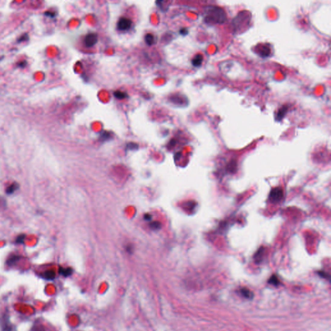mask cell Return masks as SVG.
<instances>
[{
  "instance_id": "cell-15",
  "label": "cell",
  "mask_w": 331,
  "mask_h": 331,
  "mask_svg": "<svg viewBox=\"0 0 331 331\" xmlns=\"http://www.w3.org/2000/svg\"><path fill=\"white\" fill-rule=\"evenodd\" d=\"M114 96L118 98L119 99V100H121V99H124L125 98H126L127 97V94L124 92H122V91H116L114 93Z\"/></svg>"
},
{
  "instance_id": "cell-10",
  "label": "cell",
  "mask_w": 331,
  "mask_h": 331,
  "mask_svg": "<svg viewBox=\"0 0 331 331\" xmlns=\"http://www.w3.org/2000/svg\"><path fill=\"white\" fill-rule=\"evenodd\" d=\"M55 276H56V274L54 271L52 270H47L43 274V277L45 279H46V280H53V279H54Z\"/></svg>"
},
{
  "instance_id": "cell-7",
  "label": "cell",
  "mask_w": 331,
  "mask_h": 331,
  "mask_svg": "<svg viewBox=\"0 0 331 331\" xmlns=\"http://www.w3.org/2000/svg\"><path fill=\"white\" fill-rule=\"evenodd\" d=\"M241 294L244 297L248 300H252L254 297L253 292L247 288H242L240 290Z\"/></svg>"
},
{
  "instance_id": "cell-4",
  "label": "cell",
  "mask_w": 331,
  "mask_h": 331,
  "mask_svg": "<svg viewBox=\"0 0 331 331\" xmlns=\"http://www.w3.org/2000/svg\"><path fill=\"white\" fill-rule=\"evenodd\" d=\"M132 21L128 18H121L117 23L118 29L120 31H126L130 29Z\"/></svg>"
},
{
  "instance_id": "cell-17",
  "label": "cell",
  "mask_w": 331,
  "mask_h": 331,
  "mask_svg": "<svg viewBox=\"0 0 331 331\" xmlns=\"http://www.w3.org/2000/svg\"><path fill=\"white\" fill-rule=\"evenodd\" d=\"M318 274L322 278L326 279V280H330V276L327 272H325L324 271H318Z\"/></svg>"
},
{
  "instance_id": "cell-18",
  "label": "cell",
  "mask_w": 331,
  "mask_h": 331,
  "mask_svg": "<svg viewBox=\"0 0 331 331\" xmlns=\"http://www.w3.org/2000/svg\"><path fill=\"white\" fill-rule=\"evenodd\" d=\"M25 239V235H20L16 239V243H23V241Z\"/></svg>"
},
{
  "instance_id": "cell-6",
  "label": "cell",
  "mask_w": 331,
  "mask_h": 331,
  "mask_svg": "<svg viewBox=\"0 0 331 331\" xmlns=\"http://www.w3.org/2000/svg\"><path fill=\"white\" fill-rule=\"evenodd\" d=\"M264 252V247H262L257 250L256 254H255L254 258V260H255V261H256V263H260L261 262L262 259H263V257Z\"/></svg>"
},
{
  "instance_id": "cell-9",
  "label": "cell",
  "mask_w": 331,
  "mask_h": 331,
  "mask_svg": "<svg viewBox=\"0 0 331 331\" xmlns=\"http://www.w3.org/2000/svg\"><path fill=\"white\" fill-rule=\"evenodd\" d=\"M258 51H259V54L261 56H262V57H267V56L270 55V47L268 46L263 45L259 49Z\"/></svg>"
},
{
  "instance_id": "cell-12",
  "label": "cell",
  "mask_w": 331,
  "mask_h": 331,
  "mask_svg": "<svg viewBox=\"0 0 331 331\" xmlns=\"http://www.w3.org/2000/svg\"><path fill=\"white\" fill-rule=\"evenodd\" d=\"M72 272H73V270L70 268H60L59 270V273L61 274V275H62L65 277L70 276L72 274Z\"/></svg>"
},
{
  "instance_id": "cell-14",
  "label": "cell",
  "mask_w": 331,
  "mask_h": 331,
  "mask_svg": "<svg viewBox=\"0 0 331 331\" xmlns=\"http://www.w3.org/2000/svg\"><path fill=\"white\" fill-rule=\"evenodd\" d=\"M268 283L272 285L277 286L280 284V281H279L278 277L276 275H273L268 280Z\"/></svg>"
},
{
  "instance_id": "cell-3",
  "label": "cell",
  "mask_w": 331,
  "mask_h": 331,
  "mask_svg": "<svg viewBox=\"0 0 331 331\" xmlns=\"http://www.w3.org/2000/svg\"><path fill=\"white\" fill-rule=\"evenodd\" d=\"M98 41V35L96 33H89L85 37L84 43L87 47H90L95 45Z\"/></svg>"
},
{
  "instance_id": "cell-8",
  "label": "cell",
  "mask_w": 331,
  "mask_h": 331,
  "mask_svg": "<svg viewBox=\"0 0 331 331\" xmlns=\"http://www.w3.org/2000/svg\"><path fill=\"white\" fill-rule=\"evenodd\" d=\"M202 60H203L202 55L201 54H197L194 56V58H193L192 60V65L197 67H199V66H201L202 64Z\"/></svg>"
},
{
  "instance_id": "cell-1",
  "label": "cell",
  "mask_w": 331,
  "mask_h": 331,
  "mask_svg": "<svg viewBox=\"0 0 331 331\" xmlns=\"http://www.w3.org/2000/svg\"><path fill=\"white\" fill-rule=\"evenodd\" d=\"M226 14L223 9L219 7L210 5L205 11V21L208 23L221 24L226 21Z\"/></svg>"
},
{
  "instance_id": "cell-21",
  "label": "cell",
  "mask_w": 331,
  "mask_h": 331,
  "mask_svg": "<svg viewBox=\"0 0 331 331\" xmlns=\"http://www.w3.org/2000/svg\"><path fill=\"white\" fill-rule=\"evenodd\" d=\"M144 217H145L146 220H150V219H151V216L149 214H146Z\"/></svg>"
},
{
  "instance_id": "cell-16",
  "label": "cell",
  "mask_w": 331,
  "mask_h": 331,
  "mask_svg": "<svg viewBox=\"0 0 331 331\" xmlns=\"http://www.w3.org/2000/svg\"><path fill=\"white\" fill-rule=\"evenodd\" d=\"M20 256H13L12 257H11L10 258H9L8 259L7 261V263L9 264V265H12V264H15L16 261H18L19 259H20Z\"/></svg>"
},
{
  "instance_id": "cell-20",
  "label": "cell",
  "mask_w": 331,
  "mask_h": 331,
  "mask_svg": "<svg viewBox=\"0 0 331 331\" xmlns=\"http://www.w3.org/2000/svg\"><path fill=\"white\" fill-rule=\"evenodd\" d=\"M151 226L152 227L153 229H157L160 227V224L157 223V222H154V223H152L151 224Z\"/></svg>"
},
{
  "instance_id": "cell-5",
  "label": "cell",
  "mask_w": 331,
  "mask_h": 331,
  "mask_svg": "<svg viewBox=\"0 0 331 331\" xmlns=\"http://www.w3.org/2000/svg\"><path fill=\"white\" fill-rule=\"evenodd\" d=\"M287 111H288V107L286 106H283V107L279 109V110L277 111L276 115V120L277 121H281L283 118H284Z\"/></svg>"
},
{
  "instance_id": "cell-13",
  "label": "cell",
  "mask_w": 331,
  "mask_h": 331,
  "mask_svg": "<svg viewBox=\"0 0 331 331\" xmlns=\"http://www.w3.org/2000/svg\"><path fill=\"white\" fill-rule=\"evenodd\" d=\"M144 40L146 43L148 45H151L154 44V36L151 34V33H148V34H146Z\"/></svg>"
},
{
  "instance_id": "cell-19",
  "label": "cell",
  "mask_w": 331,
  "mask_h": 331,
  "mask_svg": "<svg viewBox=\"0 0 331 331\" xmlns=\"http://www.w3.org/2000/svg\"><path fill=\"white\" fill-rule=\"evenodd\" d=\"M188 31L187 29H186V28H182V29L180 30V34L182 36H186V34H188Z\"/></svg>"
},
{
  "instance_id": "cell-11",
  "label": "cell",
  "mask_w": 331,
  "mask_h": 331,
  "mask_svg": "<svg viewBox=\"0 0 331 331\" xmlns=\"http://www.w3.org/2000/svg\"><path fill=\"white\" fill-rule=\"evenodd\" d=\"M18 188H19L18 184L16 183V182H14L11 184V185H10L7 188L6 193H7L8 195L12 194V193L15 192L17 190V189H18Z\"/></svg>"
},
{
  "instance_id": "cell-2",
  "label": "cell",
  "mask_w": 331,
  "mask_h": 331,
  "mask_svg": "<svg viewBox=\"0 0 331 331\" xmlns=\"http://www.w3.org/2000/svg\"><path fill=\"white\" fill-rule=\"evenodd\" d=\"M283 197V191L281 188H273L270 191L268 196V199L272 203H277L280 202Z\"/></svg>"
}]
</instances>
